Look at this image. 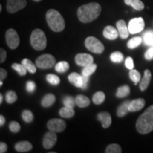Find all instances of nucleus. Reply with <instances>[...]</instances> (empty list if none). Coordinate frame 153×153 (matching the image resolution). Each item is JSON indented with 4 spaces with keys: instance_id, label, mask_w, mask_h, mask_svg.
I'll return each instance as SVG.
<instances>
[{
    "instance_id": "nucleus-17",
    "label": "nucleus",
    "mask_w": 153,
    "mask_h": 153,
    "mask_svg": "<svg viewBox=\"0 0 153 153\" xmlns=\"http://www.w3.org/2000/svg\"><path fill=\"white\" fill-rule=\"evenodd\" d=\"M97 118L101 121V125L104 128H108L111 125V116L109 113L101 112L98 114Z\"/></svg>"
},
{
    "instance_id": "nucleus-22",
    "label": "nucleus",
    "mask_w": 153,
    "mask_h": 153,
    "mask_svg": "<svg viewBox=\"0 0 153 153\" xmlns=\"http://www.w3.org/2000/svg\"><path fill=\"white\" fill-rule=\"evenodd\" d=\"M76 104L79 108H85L90 104V100L84 95H78L76 97Z\"/></svg>"
},
{
    "instance_id": "nucleus-7",
    "label": "nucleus",
    "mask_w": 153,
    "mask_h": 153,
    "mask_svg": "<svg viewBox=\"0 0 153 153\" xmlns=\"http://www.w3.org/2000/svg\"><path fill=\"white\" fill-rule=\"evenodd\" d=\"M129 32L131 34L138 33L143 31L145 28V22L142 17L132 19L128 25Z\"/></svg>"
},
{
    "instance_id": "nucleus-18",
    "label": "nucleus",
    "mask_w": 153,
    "mask_h": 153,
    "mask_svg": "<svg viewBox=\"0 0 153 153\" xmlns=\"http://www.w3.org/2000/svg\"><path fill=\"white\" fill-rule=\"evenodd\" d=\"M152 78V74L149 70H145L144 72V76H143L142 80H141L140 84V89L141 91L146 90L147 88L148 87L150 82Z\"/></svg>"
},
{
    "instance_id": "nucleus-13",
    "label": "nucleus",
    "mask_w": 153,
    "mask_h": 153,
    "mask_svg": "<svg viewBox=\"0 0 153 153\" xmlns=\"http://www.w3.org/2000/svg\"><path fill=\"white\" fill-rule=\"evenodd\" d=\"M116 27H117L120 37L122 39H126L128 37L130 32L125 21L122 20V19L118 21L117 23H116Z\"/></svg>"
},
{
    "instance_id": "nucleus-10",
    "label": "nucleus",
    "mask_w": 153,
    "mask_h": 153,
    "mask_svg": "<svg viewBox=\"0 0 153 153\" xmlns=\"http://www.w3.org/2000/svg\"><path fill=\"white\" fill-rule=\"evenodd\" d=\"M26 0H7V11L13 14L26 7Z\"/></svg>"
},
{
    "instance_id": "nucleus-50",
    "label": "nucleus",
    "mask_w": 153,
    "mask_h": 153,
    "mask_svg": "<svg viewBox=\"0 0 153 153\" xmlns=\"http://www.w3.org/2000/svg\"><path fill=\"white\" fill-rule=\"evenodd\" d=\"M2 85H3V82H2V80H1V81H0V85L2 86Z\"/></svg>"
},
{
    "instance_id": "nucleus-52",
    "label": "nucleus",
    "mask_w": 153,
    "mask_h": 153,
    "mask_svg": "<svg viewBox=\"0 0 153 153\" xmlns=\"http://www.w3.org/2000/svg\"><path fill=\"white\" fill-rule=\"evenodd\" d=\"M34 1H41V0H33Z\"/></svg>"
},
{
    "instance_id": "nucleus-19",
    "label": "nucleus",
    "mask_w": 153,
    "mask_h": 153,
    "mask_svg": "<svg viewBox=\"0 0 153 153\" xmlns=\"http://www.w3.org/2000/svg\"><path fill=\"white\" fill-rule=\"evenodd\" d=\"M15 150L19 152H26L31 150L33 148V145L31 143L28 141H21L16 143L15 145Z\"/></svg>"
},
{
    "instance_id": "nucleus-48",
    "label": "nucleus",
    "mask_w": 153,
    "mask_h": 153,
    "mask_svg": "<svg viewBox=\"0 0 153 153\" xmlns=\"http://www.w3.org/2000/svg\"><path fill=\"white\" fill-rule=\"evenodd\" d=\"M4 123H5V118L2 115H1V116H0V126H2L4 124Z\"/></svg>"
},
{
    "instance_id": "nucleus-36",
    "label": "nucleus",
    "mask_w": 153,
    "mask_h": 153,
    "mask_svg": "<svg viewBox=\"0 0 153 153\" xmlns=\"http://www.w3.org/2000/svg\"><path fill=\"white\" fill-rule=\"evenodd\" d=\"M105 152L106 153H120L122 152V150L119 145L114 143L108 145Z\"/></svg>"
},
{
    "instance_id": "nucleus-21",
    "label": "nucleus",
    "mask_w": 153,
    "mask_h": 153,
    "mask_svg": "<svg viewBox=\"0 0 153 153\" xmlns=\"http://www.w3.org/2000/svg\"><path fill=\"white\" fill-rule=\"evenodd\" d=\"M127 5L131 6L134 9L137 11H141L145 8L144 4L141 0H124Z\"/></svg>"
},
{
    "instance_id": "nucleus-5",
    "label": "nucleus",
    "mask_w": 153,
    "mask_h": 153,
    "mask_svg": "<svg viewBox=\"0 0 153 153\" xmlns=\"http://www.w3.org/2000/svg\"><path fill=\"white\" fill-rule=\"evenodd\" d=\"M85 44L86 48L89 51L96 54H101L104 51V46L103 43L94 36H89L87 38Z\"/></svg>"
},
{
    "instance_id": "nucleus-38",
    "label": "nucleus",
    "mask_w": 153,
    "mask_h": 153,
    "mask_svg": "<svg viewBox=\"0 0 153 153\" xmlns=\"http://www.w3.org/2000/svg\"><path fill=\"white\" fill-rule=\"evenodd\" d=\"M47 81L52 85H57L60 84V79L59 76L55 75L54 74H49L46 76Z\"/></svg>"
},
{
    "instance_id": "nucleus-47",
    "label": "nucleus",
    "mask_w": 153,
    "mask_h": 153,
    "mask_svg": "<svg viewBox=\"0 0 153 153\" xmlns=\"http://www.w3.org/2000/svg\"><path fill=\"white\" fill-rule=\"evenodd\" d=\"M7 150V145L5 143L1 142L0 143V152L4 153Z\"/></svg>"
},
{
    "instance_id": "nucleus-35",
    "label": "nucleus",
    "mask_w": 153,
    "mask_h": 153,
    "mask_svg": "<svg viewBox=\"0 0 153 153\" xmlns=\"http://www.w3.org/2000/svg\"><path fill=\"white\" fill-rule=\"evenodd\" d=\"M110 59L113 62L120 63L123 60V55L119 51H116L111 55Z\"/></svg>"
},
{
    "instance_id": "nucleus-49",
    "label": "nucleus",
    "mask_w": 153,
    "mask_h": 153,
    "mask_svg": "<svg viewBox=\"0 0 153 153\" xmlns=\"http://www.w3.org/2000/svg\"><path fill=\"white\" fill-rule=\"evenodd\" d=\"M2 101H3V96L2 94H0V104H2Z\"/></svg>"
},
{
    "instance_id": "nucleus-30",
    "label": "nucleus",
    "mask_w": 153,
    "mask_h": 153,
    "mask_svg": "<svg viewBox=\"0 0 153 153\" xmlns=\"http://www.w3.org/2000/svg\"><path fill=\"white\" fill-rule=\"evenodd\" d=\"M105 99H106V95L103 91H97L93 96V102L95 104L99 105L104 102Z\"/></svg>"
},
{
    "instance_id": "nucleus-44",
    "label": "nucleus",
    "mask_w": 153,
    "mask_h": 153,
    "mask_svg": "<svg viewBox=\"0 0 153 153\" xmlns=\"http://www.w3.org/2000/svg\"><path fill=\"white\" fill-rule=\"evenodd\" d=\"M7 57V52L3 48L0 49V62L2 63L5 61Z\"/></svg>"
},
{
    "instance_id": "nucleus-3",
    "label": "nucleus",
    "mask_w": 153,
    "mask_h": 153,
    "mask_svg": "<svg viewBox=\"0 0 153 153\" xmlns=\"http://www.w3.org/2000/svg\"><path fill=\"white\" fill-rule=\"evenodd\" d=\"M46 21L51 29L55 32L62 31L65 27V22L62 15L55 9L47 11Z\"/></svg>"
},
{
    "instance_id": "nucleus-28",
    "label": "nucleus",
    "mask_w": 153,
    "mask_h": 153,
    "mask_svg": "<svg viewBox=\"0 0 153 153\" xmlns=\"http://www.w3.org/2000/svg\"><path fill=\"white\" fill-rule=\"evenodd\" d=\"M22 63L25 66V68H26L28 72H29L30 73L33 74L36 72V67L33 62H31V60H30L28 58H24L22 60Z\"/></svg>"
},
{
    "instance_id": "nucleus-26",
    "label": "nucleus",
    "mask_w": 153,
    "mask_h": 153,
    "mask_svg": "<svg viewBox=\"0 0 153 153\" xmlns=\"http://www.w3.org/2000/svg\"><path fill=\"white\" fill-rule=\"evenodd\" d=\"M130 94V87L128 85H123L120 87L116 91V97L118 98H125Z\"/></svg>"
},
{
    "instance_id": "nucleus-6",
    "label": "nucleus",
    "mask_w": 153,
    "mask_h": 153,
    "mask_svg": "<svg viewBox=\"0 0 153 153\" xmlns=\"http://www.w3.org/2000/svg\"><path fill=\"white\" fill-rule=\"evenodd\" d=\"M36 65L40 69H49L55 65V58L51 54H44L36 59Z\"/></svg>"
},
{
    "instance_id": "nucleus-51",
    "label": "nucleus",
    "mask_w": 153,
    "mask_h": 153,
    "mask_svg": "<svg viewBox=\"0 0 153 153\" xmlns=\"http://www.w3.org/2000/svg\"><path fill=\"white\" fill-rule=\"evenodd\" d=\"M1 9H2V7H1V5H0V11H1Z\"/></svg>"
},
{
    "instance_id": "nucleus-9",
    "label": "nucleus",
    "mask_w": 153,
    "mask_h": 153,
    "mask_svg": "<svg viewBox=\"0 0 153 153\" xmlns=\"http://www.w3.org/2000/svg\"><path fill=\"white\" fill-rule=\"evenodd\" d=\"M47 127L49 131L55 132V133H60V132L64 131L65 129L66 123L60 118H53L48 120Z\"/></svg>"
},
{
    "instance_id": "nucleus-11",
    "label": "nucleus",
    "mask_w": 153,
    "mask_h": 153,
    "mask_svg": "<svg viewBox=\"0 0 153 153\" xmlns=\"http://www.w3.org/2000/svg\"><path fill=\"white\" fill-rule=\"evenodd\" d=\"M75 62L81 67H86L94 62V57L87 53H79L75 56Z\"/></svg>"
},
{
    "instance_id": "nucleus-32",
    "label": "nucleus",
    "mask_w": 153,
    "mask_h": 153,
    "mask_svg": "<svg viewBox=\"0 0 153 153\" xmlns=\"http://www.w3.org/2000/svg\"><path fill=\"white\" fill-rule=\"evenodd\" d=\"M12 68L14 69L15 71L17 72L20 76H24L26 74L27 70L25 68V66L22 64H18V63H14L12 65Z\"/></svg>"
},
{
    "instance_id": "nucleus-29",
    "label": "nucleus",
    "mask_w": 153,
    "mask_h": 153,
    "mask_svg": "<svg viewBox=\"0 0 153 153\" xmlns=\"http://www.w3.org/2000/svg\"><path fill=\"white\" fill-rule=\"evenodd\" d=\"M69 68H70L69 63L66 61H61V62L57 63L55 66V71L60 72V73L67 72L69 70Z\"/></svg>"
},
{
    "instance_id": "nucleus-15",
    "label": "nucleus",
    "mask_w": 153,
    "mask_h": 153,
    "mask_svg": "<svg viewBox=\"0 0 153 153\" xmlns=\"http://www.w3.org/2000/svg\"><path fill=\"white\" fill-rule=\"evenodd\" d=\"M68 79L69 82L72 84L74 87L81 88V89L83 87V77L76 72H72V73L70 74L68 76Z\"/></svg>"
},
{
    "instance_id": "nucleus-33",
    "label": "nucleus",
    "mask_w": 153,
    "mask_h": 153,
    "mask_svg": "<svg viewBox=\"0 0 153 153\" xmlns=\"http://www.w3.org/2000/svg\"><path fill=\"white\" fill-rule=\"evenodd\" d=\"M129 76L131 79L134 82L135 85H137V84L140 82V80L141 79V75L140 73L136 70H131V71L129 72Z\"/></svg>"
},
{
    "instance_id": "nucleus-45",
    "label": "nucleus",
    "mask_w": 153,
    "mask_h": 153,
    "mask_svg": "<svg viewBox=\"0 0 153 153\" xmlns=\"http://www.w3.org/2000/svg\"><path fill=\"white\" fill-rule=\"evenodd\" d=\"M82 77H83L84 85H83V87H82V89H87V87H88V82H89V76L82 75Z\"/></svg>"
},
{
    "instance_id": "nucleus-20",
    "label": "nucleus",
    "mask_w": 153,
    "mask_h": 153,
    "mask_svg": "<svg viewBox=\"0 0 153 153\" xmlns=\"http://www.w3.org/2000/svg\"><path fill=\"white\" fill-rule=\"evenodd\" d=\"M143 41L145 45L153 47V30H148L143 34Z\"/></svg>"
},
{
    "instance_id": "nucleus-41",
    "label": "nucleus",
    "mask_w": 153,
    "mask_h": 153,
    "mask_svg": "<svg viewBox=\"0 0 153 153\" xmlns=\"http://www.w3.org/2000/svg\"><path fill=\"white\" fill-rule=\"evenodd\" d=\"M36 88V85L35 82L33 81H28L27 82L26 85V91H28V93H33L34 91H35Z\"/></svg>"
},
{
    "instance_id": "nucleus-12",
    "label": "nucleus",
    "mask_w": 153,
    "mask_h": 153,
    "mask_svg": "<svg viewBox=\"0 0 153 153\" xmlns=\"http://www.w3.org/2000/svg\"><path fill=\"white\" fill-rule=\"evenodd\" d=\"M57 142V135L55 132L50 131L44 135L43 145L45 149H51Z\"/></svg>"
},
{
    "instance_id": "nucleus-31",
    "label": "nucleus",
    "mask_w": 153,
    "mask_h": 153,
    "mask_svg": "<svg viewBox=\"0 0 153 153\" xmlns=\"http://www.w3.org/2000/svg\"><path fill=\"white\" fill-rule=\"evenodd\" d=\"M97 68V65L96 64H94V63L84 67V69L82 70V75L89 76L96 71Z\"/></svg>"
},
{
    "instance_id": "nucleus-14",
    "label": "nucleus",
    "mask_w": 153,
    "mask_h": 153,
    "mask_svg": "<svg viewBox=\"0 0 153 153\" xmlns=\"http://www.w3.org/2000/svg\"><path fill=\"white\" fill-rule=\"evenodd\" d=\"M145 105V101L143 99H136L131 101L128 106L129 111L135 112L141 110Z\"/></svg>"
},
{
    "instance_id": "nucleus-42",
    "label": "nucleus",
    "mask_w": 153,
    "mask_h": 153,
    "mask_svg": "<svg viewBox=\"0 0 153 153\" xmlns=\"http://www.w3.org/2000/svg\"><path fill=\"white\" fill-rule=\"evenodd\" d=\"M125 65L126 67L128 69H129V70H133L134 68V62L133 58H132L131 57H128L126 60Z\"/></svg>"
},
{
    "instance_id": "nucleus-1",
    "label": "nucleus",
    "mask_w": 153,
    "mask_h": 153,
    "mask_svg": "<svg viewBox=\"0 0 153 153\" xmlns=\"http://www.w3.org/2000/svg\"><path fill=\"white\" fill-rule=\"evenodd\" d=\"M101 11L100 4L91 2L81 6L77 10V16L81 22L89 23L95 20L100 15Z\"/></svg>"
},
{
    "instance_id": "nucleus-16",
    "label": "nucleus",
    "mask_w": 153,
    "mask_h": 153,
    "mask_svg": "<svg viewBox=\"0 0 153 153\" xmlns=\"http://www.w3.org/2000/svg\"><path fill=\"white\" fill-rule=\"evenodd\" d=\"M103 35L108 40H116L118 38V30H116L114 26H107L106 27H105L103 31Z\"/></svg>"
},
{
    "instance_id": "nucleus-39",
    "label": "nucleus",
    "mask_w": 153,
    "mask_h": 153,
    "mask_svg": "<svg viewBox=\"0 0 153 153\" xmlns=\"http://www.w3.org/2000/svg\"><path fill=\"white\" fill-rule=\"evenodd\" d=\"M22 118L26 123H30L33 120V114L29 110H24L22 112Z\"/></svg>"
},
{
    "instance_id": "nucleus-46",
    "label": "nucleus",
    "mask_w": 153,
    "mask_h": 153,
    "mask_svg": "<svg viewBox=\"0 0 153 153\" xmlns=\"http://www.w3.org/2000/svg\"><path fill=\"white\" fill-rule=\"evenodd\" d=\"M7 70L3 68L0 69V78H1V80L4 79L5 78L7 77Z\"/></svg>"
},
{
    "instance_id": "nucleus-37",
    "label": "nucleus",
    "mask_w": 153,
    "mask_h": 153,
    "mask_svg": "<svg viewBox=\"0 0 153 153\" xmlns=\"http://www.w3.org/2000/svg\"><path fill=\"white\" fill-rule=\"evenodd\" d=\"M17 100V95L14 91H9L6 94V101L9 104H14Z\"/></svg>"
},
{
    "instance_id": "nucleus-4",
    "label": "nucleus",
    "mask_w": 153,
    "mask_h": 153,
    "mask_svg": "<svg viewBox=\"0 0 153 153\" xmlns=\"http://www.w3.org/2000/svg\"><path fill=\"white\" fill-rule=\"evenodd\" d=\"M30 45L36 51H42L45 48L47 39L45 34L41 29H35L30 35Z\"/></svg>"
},
{
    "instance_id": "nucleus-8",
    "label": "nucleus",
    "mask_w": 153,
    "mask_h": 153,
    "mask_svg": "<svg viewBox=\"0 0 153 153\" xmlns=\"http://www.w3.org/2000/svg\"><path fill=\"white\" fill-rule=\"evenodd\" d=\"M6 41L11 49H16L19 46L20 40L16 30L12 28L7 30L6 33Z\"/></svg>"
},
{
    "instance_id": "nucleus-23",
    "label": "nucleus",
    "mask_w": 153,
    "mask_h": 153,
    "mask_svg": "<svg viewBox=\"0 0 153 153\" xmlns=\"http://www.w3.org/2000/svg\"><path fill=\"white\" fill-rule=\"evenodd\" d=\"M55 102V97L53 94H48L42 99L41 104L43 107H50Z\"/></svg>"
},
{
    "instance_id": "nucleus-27",
    "label": "nucleus",
    "mask_w": 153,
    "mask_h": 153,
    "mask_svg": "<svg viewBox=\"0 0 153 153\" xmlns=\"http://www.w3.org/2000/svg\"><path fill=\"white\" fill-rule=\"evenodd\" d=\"M143 41V38L140 36H136V37H134L131 38L130 41L128 42L127 46L130 49H134L135 48L138 47L140 45L141 43Z\"/></svg>"
},
{
    "instance_id": "nucleus-2",
    "label": "nucleus",
    "mask_w": 153,
    "mask_h": 153,
    "mask_svg": "<svg viewBox=\"0 0 153 153\" xmlns=\"http://www.w3.org/2000/svg\"><path fill=\"white\" fill-rule=\"evenodd\" d=\"M136 129L139 133L143 135L153 131V105L148 107L137 118Z\"/></svg>"
},
{
    "instance_id": "nucleus-43",
    "label": "nucleus",
    "mask_w": 153,
    "mask_h": 153,
    "mask_svg": "<svg viewBox=\"0 0 153 153\" xmlns=\"http://www.w3.org/2000/svg\"><path fill=\"white\" fill-rule=\"evenodd\" d=\"M145 58L148 60L153 59V47H150L145 53Z\"/></svg>"
},
{
    "instance_id": "nucleus-24",
    "label": "nucleus",
    "mask_w": 153,
    "mask_h": 153,
    "mask_svg": "<svg viewBox=\"0 0 153 153\" xmlns=\"http://www.w3.org/2000/svg\"><path fill=\"white\" fill-rule=\"evenodd\" d=\"M131 101H126L122 104L118 108L117 110V115L118 117H123L126 116L129 111L128 106Z\"/></svg>"
},
{
    "instance_id": "nucleus-34",
    "label": "nucleus",
    "mask_w": 153,
    "mask_h": 153,
    "mask_svg": "<svg viewBox=\"0 0 153 153\" xmlns=\"http://www.w3.org/2000/svg\"><path fill=\"white\" fill-rule=\"evenodd\" d=\"M62 102L65 106L69 107V108H74L76 104V99H74L72 97H70V96H67V97H64Z\"/></svg>"
},
{
    "instance_id": "nucleus-40",
    "label": "nucleus",
    "mask_w": 153,
    "mask_h": 153,
    "mask_svg": "<svg viewBox=\"0 0 153 153\" xmlns=\"http://www.w3.org/2000/svg\"><path fill=\"white\" fill-rule=\"evenodd\" d=\"M9 129L13 133H18L20 131L21 126L19 123L16 121H11L9 124Z\"/></svg>"
},
{
    "instance_id": "nucleus-25",
    "label": "nucleus",
    "mask_w": 153,
    "mask_h": 153,
    "mask_svg": "<svg viewBox=\"0 0 153 153\" xmlns=\"http://www.w3.org/2000/svg\"><path fill=\"white\" fill-rule=\"evenodd\" d=\"M60 116L62 118H70L73 117L74 115V111L73 108H69V107L64 106L59 111Z\"/></svg>"
}]
</instances>
